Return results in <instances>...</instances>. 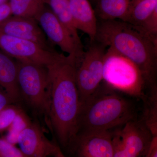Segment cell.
Instances as JSON below:
<instances>
[{
    "mask_svg": "<svg viewBox=\"0 0 157 157\" xmlns=\"http://www.w3.org/2000/svg\"><path fill=\"white\" fill-rule=\"evenodd\" d=\"M106 48L96 41L91 42L77 67L76 82L81 104L101 86Z\"/></svg>",
    "mask_w": 157,
    "mask_h": 157,
    "instance_id": "7",
    "label": "cell"
},
{
    "mask_svg": "<svg viewBox=\"0 0 157 157\" xmlns=\"http://www.w3.org/2000/svg\"><path fill=\"white\" fill-rule=\"evenodd\" d=\"M34 18L52 44L58 46L62 51L75 57L80 63L85 52L83 45L76 42L47 5H45Z\"/></svg>",
    "mask_w": 157,
    "mask_h": 157,
    "instance_id": "9",
    "label": "cell"
},
{
    "mask_svg": "<svg viewBox=\"0 0 157 157\" xmlns=\"http://www.w3.org/2000/svg\"><path fill=\"white\" fill-rule=\"evenodd\" d=\"M32 122L25 112L21 109L6 131V135L3 138L9 143L16 146L17 144L20 134Z\"/></svg>",
    "mask_w": 157,
    "mask_h": 157,
    "instance_id": "20",
    "label": "cell"
},
{
    "mask_svg": "<svg viewBox=\"0 0 157 157\" xmlns=\"http://www.w3.org/2000/svg\"><path fill=\"white\" fill-rule=\"evenodd\" d=\"M17 144L26 157H49L56 143L48 140L38 124L32 122L20 134Z\"/></svg>",
    "mask_w": 157,
    "mask_h": 157,
    "instance_id": "12",
    "label": "cell"
},
{
    "mask_svg": "<svg viewBox=\"0 0 157 157\" xmlns=\"http://www.w3.org/2000/svg\"><path fill=\"white\" fill-rule=\"evenodd\" d=\"M52 156L53 157H67L58 144L56 143Z\"/></svg>",
    "mask_w": 157,
    "mask_h": 157,
    "instance_id": "27",
    "label": "cell"
},
{
    "mask_svg": "<svg viewBox=\"0 0 157 157\" xmlns=\"http://www.w3.org/2000/svg\"><path fill=\"white\" fill-rule=\"evenodd\" d=\"M17 60L0 50V90L14 102L21 98L18 80Z\"/></svg>",
    "mask_w": 157,
    "mask_h": 157,
    "instance_id": "14",
    "label": "cell"
},
{
    "mask_svg": "<svg viewBox=\"0 0 157 157\" xmlns=\"http://www.w3.org/2000/svg\"><path fill=\"white\" fill-rule=\"evenodd\" d=\"M115 90L100 86L81 104L78 132L111 131L139 118L134 102Z\"/></svg>",
    "mask_w": 157,
    "mask_h": 157,
    "instance_id": "3",
    "label": "cell"
},
{
    "mask_svg": "<svg viewBox=\"0 0 157 157\" xmlns=\"http://www.w3.org/2000/svg\"><path fill=\"white\" fill-rule=\"evenodd\" d=\"M112 132L113 157H146L155 137L140 118Z\"/></svg>",
    "mask_w": 157,
    "mask_h": 157,
    "instance_id": "6",
    "label": "cell"
},
{
    "mask_svg": "<svg viewBox=\"0 0 157 157\" xmlns=\"http://www.w3.org/2000/svg\"><path fill=\"white\" fill-rule=\"evenodd\" d=\"M132 0H97L95 11L101 20H119L126 22Z\"/></svg>",
    "mask_w": 157,
    "mask_h": 157,
    "instance_id": "15",
    "label": "cell"
},
{
    "mask_svg": "<svg viewBox=\"0 0 157 157\" xmlns=\"http://www.w3.org/2000/svg\"><path fill=\"white\" fill-rule=\"evenodd\" d=\"M157 8V0H132L126 22L140 25Z\"/></svg>",
    "mask_w": 157,
    "mask_h": 157,
    "instance_id": "18",
    "label": "cell"
},
{
    "mask_svg": "<svg viewBox=\"0 0 157 157\" xmlns=\"http://www.w3.org/2000/svg\"><path fill=\"white\" fill-rule=\"evenodd\" d=\"M142 101L144 105L140 119L153 136H157V88L150 90Z\"/></svg>",
    "mask_w": 157,
    "mask_h": 157,
    "instance_id": "17",
    "label": "cell"
},
{
    "mask_svg": "<svg viewBox=\"0 0 157 157\" xmlns=\"http://www.w3.org/2000/svg\"><path fill=\"white\" fill-rule=\"evenodd\" d=\"M146 157H157V136L153 138L151 146Z\"/></svg>",
    "mask_w": 157,
    "mask_h": 157,
    "instance_id": "26",
    "label": "cell"
},
{
    "mask_svg": "<svg viewBox=\"0 0 157 157\" xmlns=\"http://www.w3.org/2000/svg\"><path fill=\"white\" fill-rule=\"evenodd\" d=\"M12 15V12L9 3L0 6V24Z\"/></svg>",
    "mask_w": 157,
    "mask_h": 157,
    "instance_id": "24",
    "label": "cell"
},
{
    "mask_svg": "<svg viewBox=\"0 0 157 157\" xmlns=\"http://www.w3.org/2000/svg\"><path fill=\"white\" fill-rule=\"evenodd\" d=\"M45 4L50 8L56 16L67 27L74 39L78 44L82 45L75 27L71 10L69 0H45Z\"/></svg>",
    "mask_w": 157,
    "mask_h": 157,
    "instance_id": "16",
    "label": "cell"
},
{
    "mask_svg": "<svg viewBox=\"0 0 157 157\" xmlns=\"http://www.w3.org/2000/svg\"><path fill=\"white\" fill-rule=\"evenodd\" d=\"M13 103L14 102L11 98L6 93L0 90V110L10 104H13Z\"/></svg>",
    "mask_w": 157,
    "mask_h": 157,
    "instance_id": "25",
    "label": "cell"
},
{
    "mask_svg": "<svg viewBox=\"0 0 157 157\" xmlns=\"http://www.w3.org/2000/svg\"><path fill=\"white\" fill-rule=\"evenodd\" d=\"M111 131H82L63 152L71 157H113Z\"/></svg>",
    "mask_w": 157,
    "mask_h": 157,
    "instance_id": "10",
    "label": "cell"
},
{
    "mask_svg": "<svg viewBox=\"0 0 157 157\" xmlns=\"http://www.w3.org/2000/svg\"><path fill=\"white\" fill-rule=\"evenodd\" d=\"M12 15L35 18L45 5V0H9Z\"/></svg>",
    "mask_w": 157,
    "mask_h": 157,
    "instance_id": "19",
    "label": "cell"
},
{
    "mask_svg": "<svg viewBox=\"0 0 157 157\" xmlns=\"http://www.w3.org/2000/svg\"><path fill=\"white\" fill-rule=\"evenodd\" d=\"M21 109L11 104L0 110V133L7 131Z\"/></svg>",
    "mask_w": 157,
    "mask_h": 157,
    "instance_id": "21",
    "label": "cell"
},
{
    "mask_svg": "<svg viewBox=\"0 0 157 157\" xmlns=\"http://www.w3.org/2000/svg\"><path fill=\"white\" fill-rule=\"evenodd\" d=\"M0 157H26L19 148L0 137Z\"/></svg>",
    "mask_w": 157,
    "mask_h": 157,
    "instance_id": "22",
    "label": "cell"
},
{
    "mask_svg": "<svg viewBox=\"0 0 157 157\" xmlns=\"http://www.w3.org/2000/svg\"><path fill=\"white\" fill-rule=\"evenodd\" d=\"M17 62L21 98L34 112L48 122L50 82L47 67L29 62Z\"/></svg>",
    "mask_w": 157,
    "mask_h": 157,
    "instance_id": "5",
    "label": "cell"
},
{
    "mask_svg": "<svg viewBox=\"0 0 157 157\" xmlns=\"http://www.w3.org/2000/svg\"><path fill=\"white\" fill-rule=\"evenodd\" d=\"M78 66L75 57L64 55L47 67L50 82L48 123L63 152L78 132L81 104L76 82Z\"/></svg>",
    "mask_w": 157,
    "mask_h": 157,
    "instance_id": "1",
    "label": "cell"
},
{
    "mask_svg": "<svg viewBox=\"0 0 157 157\" xmlns=\"http://www.w3.org/2000/svg\"><path fill=\"white\" fill-rule=\"evenodd\" d=\"M95 41L131 60L140 69L146 87L157 88V37L139 26L110 20L98 21Z\"/></svg>",
    "mask_w": 157,
    "mask_h": 157,
    "instance_id": "2",
    "label": "cell"
},
{
    "mask_svg": "<svg viewBox=\"0 0 157 157\" xmlns=\"http://www.w3.org/2000/svg\"><path fill=\"white\" fill-rule=\"evenodd\" d=\"M5 33L32 41L45 49L55 51L36 20L33 17L12 15L0 24Z\"/></svg>",
    "mask_w": 157,
    "mask_h": 157,
    "instance_id": "11",
    "label": "cell"
},
{
    "mask_svg": "<svg viewBox=\"0 0 157 157\" xmlns=\"http://www.w3.org/2000/svg\"><path fill=\"white\" fill-rule=\"evenodd\" d=\"M0 50L17 60L46 67L64 56L55 50H47L35 42L10 36L1 30Z\"/></svg>",
    "mask_w": 157,
    "mask_h": 157,
    "instance_id": "8",
    "label": "cell"
},
{
    "mask_svg": "<svg viewBox=\"0 0 157 157\" xmlns=\"http://www.w3.org/2000/svg\"><path fill=\"white\" fill-rule=\"evenodd\" d=\"M9 0H0V6L9 3Z\"/></svg>",
    "mask_w": 157,
    "mask_h": 157,
    "instance_id": "28",
    "label": "cell"
},
{
    "mask_svg": "<svg viewBox=\"0 0 157 157\" xmlns=\"http://www.w3.org/2000/svg\"><path fill=\"white\" fill-rule=\"evenodd\" d=\"M103 80L109 87L143 100L146 94L141 71L131 60L109 47L104 56Z\"/></svg>",
    "mask_w": 157,
    "mask_h": 157,
    "instance_id": "4",
    "label": "cell"
},
{
    "mask_svg": "<svg viewBox=\"0 0 157 157\" xmlns=\"http://www.w3.org/2000/svg\"><path fill=\"white\" fill-rule=\"evenodd\" d=\"M139 26L151 36L157 37V8Z\"/></svg>",
    "mask_w": 157,
    "mask_h": 157,
    "instance_id": "23",
    "label": "cell"
},
{
    "mask_svg": "<svg viewBox=\"0 0 157 157\" xmlns=\"http://www.w3.org/2000/svg\"><path fill=\"white\" fill-rule=\"evenodd\" d=\"M73 22L77 30L88 35L91 43L95 40L98 21L88 0H69Z\"/></svg>",
    "mask_w": 157,
    "mask_h": 157,
    "instance_id": "13",
    "label": "cell"
}]
</instances>
